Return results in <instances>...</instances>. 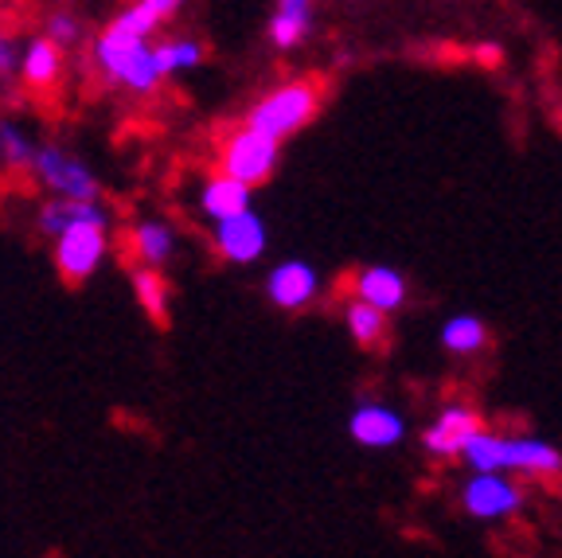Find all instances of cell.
Returning a JSON list of instances; mask_svg holds the SVG:
<instances>
[{"mask_svg":"<svg viewBox=\"0 0 562 558\" xmlns=\"http://www.w3.org/2000/svg\"><path fill=\"white\" fill-rule=\"evenodd\" d=\"M473 472H531V477H554L562 472V454L551 442L539 437H501L488 429H476L461 449Z\"/></svg>","mask_w":562,"mask_h":558,"instance_id":"1","label":"cell"},{"mask_svg":"<svg viewBox=\"0 0 562 558\" xmlns=\"http://www.w3.org/2000/svg\"><path fill=\"white\" fill-rule=\"evenodd\" d=\"M316 105H321V94H316L313 82H285V87L266 94L262 102L250 110L246 125H255V130L270 133L273 141H281V137H290V133H297L301 125L313 122Z\"/></svg>","mask_w":562,"mask_h":558,"instance_id":"2","label":"cell"},{"mask_svg":"<svg viewBox=\"0 0 562 558\" xmlns=\"http://www.w3.org/2000/svg\"><path fill=\"white\" fill-rule=\"evenodd\" d=\"M59 246H55V263L67 281H87L98 270L105 254V215L75 219L59 231Z\"/></svg>","mask_w":562,"mask_h":558,"instance_id":"3","label":"cell"},{"mask_svg":"<svg viewBox=\"0 0 562 558\" xmlns=\"http://www.w3.org/2000/svg\"><path fill=\"white\" fill-rule=\"evenodd\" d=\"M278 145L281 141H273L270 133L255 130V125H243V130H235L223 141L220 168L255 188V183H262L266 176L273 172V165H278Z\"/></svg>","mask_w":562,"mask_h":558,"instance_id":"4","label":"cell"},{"mask_svg":"<svg viewBox=\"0 0 562 558\" xmlns=\"http://www.w3.org/2000/svg\"><path fill=\"white\" fill-rule=\"evenodd\" d=\"M461 500H465V512L473 520H504L524 504V492L501 472H476L461 492Z\"/></svg>","mask_w":562,"mask_h":558,"instance_id":"5","label":"cell"},{"mask_svg":"<svg viewBox=\"0 0 562 558\" xmlns=\"http://www.w3.org/2000/svg\"><path fill=\"white\" fill-rule=\"evenodd\" d=\"M35 172L44 176V183L52 192H59L63 200H94L98 196V183L87 168L79 165L75 157L59 153V148H40L32 157Z\"/></svg>","mask_w":562,"mask_h":558,"instance_id":"6","label":"cell"},{"mask_svg":"<svg viewBox=\"0 0 562 558\" xmlns=\"http://www.w3.org/2000/svg\"><path fill=\"white\" fill-rule=\"evenodd\" d=\"M476 429H481V414H476L473 406H465V402H453V406H446V411L426 426L422 445H426L434 457H461V449H465Z\"/></svg>","mask_w":562,"mask_h":558,"instance_id":"7","label":"cell"},{"mask_svg":"<svg viewBox=\"0 0 562 558\" xmlns=\"http://www.w3.org/2000/svg\"><path fill=\"white\" fill-rule=\"evenodd\" d=\"M215 246L227 254L231 263H255L258 254L266 250L262 219H258L250 208L238 211V215L220 219V227H215Z\"/></svg>","mask_w":562,"mask_h":558,"instance_id":"8","label":"cell"},{"mask_svg":"<svg viewBox=\"0 0 562 558\" xmlns=\"http://www.w3.org/2000/svg\"><path fill=\"white\" fill-rule=\"evenodd\" d=\"M266 289H270L273 305L281 309H305L316 301V289H321V281H316V270L308 263H281L278 270L270 274V281H266Z\"/></svg>","mask_w":562,"mask_h":558,"instance_id":"9","label":"cell"},{"mask_svg":"<svg viewBox=\"0 0 562 558\" xmlns=\"http://www.w3.org/2000/svg\"><path fill=\"white\" fill-rule=\"evenodd\" d=\"M351 437L360 445H368V449H386V445H398L406 434L403 418H398L391 406H379V402H368V406H360V411L351 414Z\"/></svg>","mask_w":562,"mask_h":558,"instance_id":"10","label":"cell"},{"mask_svg":"<svg viewBox=\"0 0 562 558\" xmlns=\"http://www.w3.org/2000/svg\"><path fill=\"white\" fill-rule=\"evenodd\" d=\"M356 297L375 305L379 313H395L406 305V278L391 266H368V270L356 274Z\"/></svg>","mask_w":562,"mask_h":558,"instance_id":"11","label":"cell"},{"mask_svg":"<svg viewBox=\"0 0 562 558\" xmlns=\"http://www.w3.org/2000/svg\"><path fill=\"white\" fill-rule=\"evenodd\" d=\"M200 208L207 219H227V215H238V211L250 208V183L235 180V176L220 172L215 180L203 183V192H200Z\"/></svg>","mask_w":562,"mask_h":558,"instance_id":"12","label":"cell"},{"mask_svg":"<svg viewBox=\"0 0 562 558\" xmlns=\"http://www.w3.org/2000/svg\"><path fill=\"white\" fill-rule=\"evenodd\" d=\"M313 27V0H278L270 20V40L278 47H297Z\"/></svg>","mask_w":562,"mask_h":558,"instance_id":"13","label":"cell"},{"mask_svg":"<svg viewBox=\"0 0 562 558\" xmlns=\"http://www.w3.org/2000/svg\"><path fill=\"white\" fill-rule=\"evenodd\" d=\"M484 341H488V332H484L481 316H473V313L453 316V321H446V328H441V344H446L453 356H473V351L484 348Z\"/></svg>","mask_w":562,"mask_h":558,"instance_id":"14","label":"cell"},{"mask_svg":"<svg viewBox=\"0 0 562 558\" xmlns=\"http://www.w3.org/2000/svg\"><path fill=\"white\" fill-rule=\"evenodd\" d=\"M63 70V55H59V44H52V40H35L32 47H27L24 55V79L32 82V87H52L55 79H59Z\"/></svg>","mask_w":562,"mask_h":558,"instance_id":"15","label":"cell"},{"mask_svg":"<svg viewBox=\"0 0 562 558\" xmlns=\"http://www.w3.org/2000/svg\"><path fill=\"white\" fill-rule=\"evenodd\" d=\"M386 313H379L375 305H368V301H351L348 305V332L356 336V344H363V348H371V344L383 341V332H386Z\"/></svg>","mask_w":562,"mask_h":558,"instance_id":"16","label":"cell"},{"mask_svg":"<svg viewBox=\"0 0 562 558\" xmlns=\"http://www.w3.org/2000/svg\"><path fill=\"white\" fill-rule=\"evenodd\" d=\"M133 289H137V301L145 305V313L157 324L168 321V286L160 281L157 270H137L133 274Z\"/></svg>","mask_w":562,"mask_h":558,"instance_id":"17","label":"cell"},{"mask_svg":"<svg viewBox=\"0 0 562 558\" xmlns=\"http://www.w3.org/2000/svg\"><path fill=\"white\" fill-rule=\"evenodd\" d=\"M87 215H102V208H94L90 200H55V203H47V208L40 211V227H44L47 235H59L67 223H75V219H87Z\"/></svg>","mask_w":562,"mask_h":558,"instance_id":"18","label":"cell"},{"mask_svg":"<svg viewBox=\"0 0 562 558\" xmlns=\"http://www.w3.org/2000/svg\"><path fill=\"white\" fill-rule=\"evenodd\" d=\"M133 246L149 266H160L172 254V231L165 223H140L137 235H133Z\"/></svg>","mask_w":562,"mask_h":558,"instance_id":"19","label":"cell"},{"mask_svg":"<svg viewBox=\"0 0 562 558\" xmlns=\"http://www.w3.org/2000/svg\"><path fill=\"white\" fill-rule=\"evenodd\" d=\"M157 67H160V75H172V70H192L195 63L203 59V52H200V44H192V40H176V44H165V47H157Z\"/></svg>","mask_w":562,"mask_h":558,"instance_id":"20","label":"cell"},{"mask_svg":"<svg viewBox=\"0 0 562 558\" xmlns=\"http://www.w3.org/2000/svg\"><path fill=\"white\" fill-rule=\"evenodd\" d=\"M0 153H4L9 165H32V157H35V148L27 145V137L16 125H0Z\"/></svg>","mask_w":562,"mask_h":558,"instance_id":"21","label":"cell"},{"mask_svg":"<svg viewBox=\"0 0 562 558\" xmlns=\"http://www.w3.org/2000/svg\"><path fill=\"white\" fill-rule=\"evenodd\" d=\"M75 35H79L75 20H67V16H55V20H52V40H55V44H70Z\"/></svg>","mask_w":562,"mask_h":558,"instance_id":"22","label":"cell"},{"mask_svg":"<svg viewBox=\"0 0 562 558\" xmlns=\"http://www.w3.org/2000/svg\"><path fill=\"white\" fill-rule=\"evenodd\" d=\"M145 4H149V9L157 12L160 20H168L176 9H180V4H184V0H145Z\"/></svg>","mask_w":562,"mask_h":558,"instance_id":"23","label":"cell"},{"mask_svg":"<svg viewBox=\"0 0 562 558\" xmlns=\"http://www.w3.org/2000/svg\"><path fill=\"white\" fill-rule=\"evenodd\" d=\"M0 70H12V44L0 40Z\"/></svg>","mask_w":562,"mask_h":558,"instance_id":"24","label":"cell"},{"mask_svg":"<svg viewBox=\"0 0 562 558\" xmlns=\"http://www.w3.org/2000/svg\"><path fill=\"white\" fill-rule=\"evenodd\" d=\"M481 59L484 63H496V59H501V52H496V47H481Z\"/></svg>","mask_w":562,"mask_h":558,"instance_id":"25","label":"cell"}]
</instances>
